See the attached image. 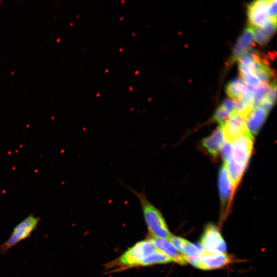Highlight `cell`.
<instances>
[{
    "label": "cell",
    "instance_id": "cell-1",
    "mask_svg": "<svg viewBox=\"0 0 277 277\" xmlns=\"http://www.w3.org/2000/svg\"><path fill=\"white\" fill-rule=\"evenodd\" d=\"M120 184L130 191L139 201L144 218L151 237L159 238L169 240L171 234L161 212L147 198L144 187L138 191L125 184L121 181Z\"/></svg>",
    "mask_w": 277,
    "mask_h": 277
},
{
    "label": "cell",
    "instance_id": "cell-2",
    "mask_svg": "<svg viewBox=\"0 0 277 277\" xmlns=\"http://www.w3.org/2000/svg\"><path fill=\"white\" fill-rule=\"evenodd\" d=\"M156 248L148 239L137 242L129 248L118 259L111 263L113 267L125 269L141 266L142 261Z\"/></svg>",
    "mask_w": 277,
    "mask_h": 277
},
{
    "label": "cell",
    "instance_id": "cell-3",
    "mask_svg": "<svg viewBox=\"0 0 277 277\" xmlns=\"http://www.w3.org/2000/svg\"><path fill=\"white\" fill-rule=\"evenodd\" d=\"M40 219L34 214H29L13 229L8 240L0 245V253L4 254L22 241L30 237L36 229Z\"/></svg>",
    "mask_w": 277,
    "mask_h": 277
},
{
    "label": "cell",
    "instance_id": "cell-4",
    "mask_svg": "<svg viewBox=\"0 0 277 277\" xmlns=\"http://www.w3.org/2000/svg\"><path fill=\"white\" fill-rule=\"evenodd\" d=\"M202 248L206 251L225 253L227 246L218 228L212 224L205 228L200 241Z\"/></svg>",
    "mask_w": 277,
    "mask_h": 277
},
{
    "label": "cell",
    "instance_id": "cell-5",
    "mask_svg": "<svg viewBox=\"0 0 277 277\" xmlns=\"http://www.w3.org/2000/svg\"><path fill=\"white\" fill-rule=\"evenodd\" d=\"M231 160L245 169L253 147V136L246 132L238 137L233 142Z\"/></svg>",
    "mask_w": 277,
    "mask_h": 277
},
{
    "label": "cell",
    "instance_id": "cell-6",
    "mask_svg": "<svg viewBox=\"0 0 277 277\" xmlns=\"http://www.w3.org/2000/svg\"><path fill=\"white\" fill-rule=\"evenodd\" d=\"M220 126L223 131L225 140L232 142L239 136L248 132L245 117L235 111L231 112L225 123Z\"/></svg>",
    "mask_w": 277,
    "mask_h": 277
},
{
    "label": "cell",
    "instance_id": "cell-7",
    "mask_svg": "<svg viewBox=\"0 0 277 277\" xmlns=\"http://www.w3.org/2000/svg\"><path fill=\"white\" fill-rule=\"evenodd\" d=\"M198 261V268L206 270L226 266L231 262V258L225 253L209 252L202 249Z\"/></svg>",
    "mask_w": 277,
    "mask_h": 277
},
{
    "label": "cell",
    "instance_id": "cell-8",
    "mask_svg": "<svg viewBox=\"0 0 277 277\" xmlns=\"http://www.w3.org/2000/svg\"><path fill=\"white\" fill-rule=\"evenodd\" d=\"M270 1L258 0L248 6V16L250 24L263 27L269 21L268 9Z\"/></svg>",
    "mask_w": 277,
    "mask_h": 277
},
{
    "label": "cell",
    "instance_id": "cell-9",
    "mask_svg": "<svg viewBox=\"0 0 277 277\" xmlns=\"http://www.w3.org/2000/svg\"><path fill=\"white\" fill-rule=\"evenodd\" d=\"M149 239L157 249L169 256L173 262L181 265H185L187 263L186 256L180 252L169 240L151 236Z\"/></svg>",
    "mask_w": 277,
    "mask_h": 277
},
{
    "label": "cell",
    "instance_id": "cell-10",
    "mask_svg": "<svg viewBox=\"0 0 277 277\" xmlns=\"http://www.w3.org/2000/svg\"><path fill=\"white\" fill-rule=\"evenodd\" d=\"M253 27L249 24L238 38L233 50L230 62L232 63L251 48L254 41Z\"/></svg>",
    "mask_w": 277,
    "mask_h": 277
},
{
    "label": "cell",
    "instance_id": "cell-11",
    "mask_svg": "<svg viewBox=\"0 0 277 277\" xmlns=\"http://www.w3.org/2000/svg\"><path fill=\"white\" fill-rule=\"evenodd\" d=\"M219 187L221 203L224 208L230 201L234 189L224 163L219 171Z\"/></svg>",
    "mask_w": 277,
    "mask_h": 277
},
{
    "label": "cell",
    "instance_id": "cell-12",
    "mask_svg": "<svg viewBox=\"0 0 277 277\" xmlns=\"http://www.w3.org/2000/svg\"><path fill=\"white\" fill-rule=\"evenodd\" d=\"M268 113L259 106L252 108L245 117L247 131L252 135H256L265 122Z\"/></svg>",
    "mask_w": 277,
    "mask_h": 277
},
{
    "label": "cell",
    "instance_id": "cell-13",
    "mask_svg": "<svg viewBox=\"0 0 277 277\" xmlns=\"http://www.w3.org/2000/svg\"><path fill=\"white\" fill-rule=\"evenodd\" d=\"M169 241L186 258L198 259L200 257L202 249L201 246L199 247L182 238L173 235Z\"/></svg>",
    "mask_w": 277,
    "mask_h": 277
},
{
    "label": "cell",
    "instance_id": "cell-14",
    "mask_svg": "<svg viewBox=\"0 0 277 277\" xmlns=\"http://www.w3.org/2000/svg\"><path fill=\"white\" fill-rule=\"evenodd\" d=\"M225 141L223 131L220 126L210 135L203 140L202 144L211 155L216 156Z\"/></svg>",
    "mask_w": 277,
    "mask_h": 277
},
{
    "label": "cell",
    "instance_id": "cell-15",
    "mask_svg": "<svg viewBox=\"0 0 277 277\" xmlns=\"http://www.w3.org/2000/svg\"><path fill=\"white\" fill-rule=\"evenodd\" d=\"M248 90V86L240 78L233 80L226 87V92L232 99L239 98Z\"/></svg>",
    "mask_w": 277,
    "mask_h": 277
},
{
    "label": "cell",
    "instance_id": "cell-16",
    "mask_svg": "<svg viewBox=\"0 0 277 277\" xmlns=\"http://www.w3.org/2000/svg\"><path fill=\"white\" fill-rule=\"evenodd\" d=\"M172 260L165 253L156 249L142 261L141 266H148L156 264H167L172 262Z\"/></svg>",
    "mask_w": 277,
    "mask_h": 277
},
{
    "label": "cell",
    "instance_id": "cell-17",
    "mask_svg": "<svg viewBox=\"0 0 277 277\" xmlns=\"http://www.w3.org/2000/svg\"><path fill=\"white\" fill-rule=\"evenodd\" d=\"M224 164L226 166L229 175L235 189L245 169L234 163L231 159L227 163Z\"/></svg>",
    "mask_w": 277,
    "mask_h": 277
},
{
    "label": "cell",
    "instance_id": "cell-18",
    "mask_svg": "<svg viewBox=\"0 0 277 277\" xmlns=\"http://www.w3.org/2000/svg\"><path fill=\"white\" fill-rule=\"evenodd\" d=\"M240 74L242 80L245 84H247L249 86L258 88L262 84L259 79L255 75L250 72L246 73L240 71Z\"/></svg>",
    "mask_w": 277,
    "mask_h": 277
},
{
    "label": "cell",
    "instance_id": "cell-19",
    "mask_svg": "<svg viewBox=\"0 0 277 277\" xmlns=\"http://www.w3.org/2000/svg\"><path fill=\"white\" fill-rule=\"evenodd\" d=\"M222 156L224 161V163H227L232 158L233 152V143L225 140L220 149Z\"/></svg>",
    "mask_w": 277,
    "mask_h": 277
},
{
    "label": "cell",
    "instance_id": "cell-20",
    "mask_svg": "<svg viewBox=\"0 0 277 277\" xmlns=\"http://www.w3.org/2000/svg\"><path fill=\"white\" fill-rule=\"evenodd\" d=\"M230 113L226 111L221 105L215 110L213 116V119L220 125H223L228 119Z\"/></svg>",
    "mask_w": 277,
    "mask_h": 277
},
{
    "label": "cell",
    "instance_id": "cell-21",
    "mask_svg": "<svg viewBox=\"0 0 277 277\" xmlns=\"http://www.w3.org/2000/svg\"><path fill=\"white\" fill-rule=\"evenodd\" d=\"M261 32L269 40L275 31L276 22L269 21L263 27H258Z\"/></svg>",
    "mask_w": 277,
    "mask_h": 277
},
{
    "label": "cell",
    "instance_id": "cell-22",
    "mask_svg": "<svg viewBox=\"0 0 277 277\" xmlns=\"http://www.w3.org/2000/svg\"><path fill=\"white\" fill-rule=\"evenodd\" d=\"M268 14L269 19L276 22V1L270 0L268 9Z\"/></svg>",
    "mask_w": 277,
    "mask_h": 277
},
{
    "label": "cell",
    "instance_id": "cell-23",
    "mask_svg": "<svg viewBox=\"0 0 277 277\" xmlns=\"http://www.w3.org/2000/svg\"><path fill=\"white\" fill-rule=\"evenodd\" d=\"M221 105L230 113L234 111V102L233 99H226L223 102Z\"/></svg>",
    "mask_w": 277,
    "mask_h": 277
},
{
    "label": "cell",
    "instance_id": "cell-24",
    "mask_svg": "<svg viewBox=\"0 0 277 277\" xmlns=\"http://www.w3.org/2000/svg\"><path fill=\"white\" fill-rule=\"evenodd\" d=\"M273 103L271 102L267 98L265 97L260 102L259 105L261 108H262L264 110H265L267 113L272 108Z\"/></svg>",
    "mask_w": 277,
    "mask_h": 277
}]
</instances>
